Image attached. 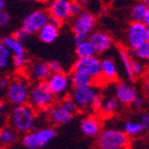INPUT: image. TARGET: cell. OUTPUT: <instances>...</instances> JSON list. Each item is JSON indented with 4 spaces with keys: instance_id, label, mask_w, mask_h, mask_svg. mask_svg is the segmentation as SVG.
<instances>
[{
    "instance_id": "1",
    "label": "cell",
    "mask_w": 149,
    "mask_h": 149,
    "mask_svg": "<svg viewBox=\"0 0 149 149\" xmlns=\"http://www.w3.org/2000/svg\"><path fill=\"white\" fill-rule=\"evenodd\" d=\"M37 114L38 112L35 111L28 104L13 107L8 112L7 124L12 126L19 135L20 134L24 135L34 130L37 120Z\"/></svg>"
},
{
    "instance_id": "2",
    "label": "cell",
    "mask_w": 149,
    "mask_h": 149,
    "mask_svg": "<svg viewBox=\"0 0 149 149\" xmlns=\"http://www.w3.org/2000/svg\"><path fill=\"white\" fill-rule=\"evenodd\" d=\"M130 139L120 128H102L95 138L97 149H128Z\"/></svg>"
},
{
    "instance_id": "3",
    "label": "cell",
    "mask_w": 149,
    "mask_h": 149,
    "mask_svg": "<svg viewBox=\"0 0 149 149\" xmlns=\"http://www.w3.org/2000/svg\"><path fill=\"white\" fill-rule=\"evenodd\" d=\"M56 104V96L49 89L46 82H38L30 86L28 105H30L36 112H42Z\"/></svg>"
},
{
    "instance_id": "4",
    "label": "cell",
    "mask_w": 149,
    "mask_h": 149,
    "mask_svg": "<svg viewBox=\"0 0 149 149\" xmlns=\"http://www.w3.org/2000/svg\"><path fill=\"white\" fill-rule=\"evenodd\" d=\"M30 85L26 79L18 77L9 81L6 89V100L13 107L28 104Z\"/></svg>"
},
{
    "instance_id": "5",
    "label": "cell",
    "mask_w": 149,
    "mask_h": 149,
    "mask_svg": "<svg viewBox=\"0 0 149 149\" xmlns=\"http://www.w3.org/2000/svg\"><path fill=\"white\" fill-rule=\"evenodd\" d=\"M72 72H78L85 74L92 78L94 81L102 79V68L100 59L96 56L88 58H78L72 64Z\"/></svg>"
},
{
    "instance_id": "6",
    "label": "cell",
    "mask_w": 149,
    "mask_h": 149,
    "mask_svg": "<svg viewBox=\"0 0 149 149\" xmlns=\"http://www.w3.org/2000/svg\"><path fill=\"white\" fill-rule=\"evenodd\" d=\"M96 24L95 15L87 10H83L79 16L74 17L72 22V31L74 34H82L88 36L93 31Z\"/></svg>"
},
{
    "instance_id": "7",
    "label": "cell",
    "mask_w": 149,
    "mask_h": 149,
    "mask_svg": "<svg viewBox=\"0 0 149 149\" xmlns=\"http://www.w3.org/2000/svg\"><path fill=\"white\" fill-rule=\"evenodd\" d=\"M49 21V14L47 10L37 9L28 14L22 22V28L29 35L37 33Z\"/></svg>"
},
{
    "instance_id": "8",
    "label": "cell",
    "mask_w": 149,
    "mask_h": 149,
    "mask_svg": "<svg viewBox=\"0 0 149 149\" xmlns=\"http://www.w3.org/2000/svg\"><path fill=\"white\" fill-rule=\"evenodd\" d=\"M98 92L94 86L85 87V88L72 89L70 92V96L74 104L78 106L80 111L90 110L93 100H95Z\"/></svg>"
},
{
    "instance_id": "9",
    "label": "cell",
    "mask_w": 149,
    "mask_h": 149,
    "mask_svg": "<svg viewBox=\"0 0 149 149\" xmlns=\"http://www.w3.org/2000/svg\"><path fill=\"white\" fill-rule=\"evenodd\" d=\"M46 83L49 89L52 91V93L56 96V98L65 97V96H68V93L70 92V78H68V74H65L64 72H59V74H51Z\"/></svg>"
},
{
    "instance_id": "10",
    "label": "cell",
    "mask_w": 149,
    "mask_h": 149,
    "mask_svg": "<svg viewBox=\"0 0 149 149\" xmlns=\"http://www.w3.org/2000/svg\"><path fill=\"white\" fill-rule=\"evenodd\" d=\"M47 13L50 17L60 22L68 21L72 18V0H51Z\"/></svg>"
},
{
    "instance_id": "11",
    "label": "cell",
    "mask_w": 149,
    "mask_h": 149,
    "mask_svg": "<svg viewBox=\"0 0 149 149\" xmlns=\"http://www.w3.org/2000/svg\"><path fill=\"white\" fill-rule=\"evenodd\" d=\"M145 32L146 26L143 23L132 22L126 30V44L128 49L136 50L145 42Z\"/></svg>"
},
{
    "instance_id": "12",
    "label": "cell",
    "mask_w": 149,
    "mask_h": 149,
    "mask_svg": "<svg viewBox=\"0 0 149 149\" xmlns=\"http://www.w3.org/2000/svg\"><path fill=\"white\" fill-rule=\"evenodd\" d=\"M138 91L134 85L127 82H119L115 85L114 97L119 104L124 106L133 105L134 100L137 98Z\"/></svg>"
},
{
    "instance_id": "13",
    "label": "cell",
    "mask_w": 149,
    "mask_h": 149,
    "mask_svg": "<svg viewBox=\"0 0 149 149\" xmlns=\"http://www.w3.org/2000/svg\"><path fill=\"white\" fill-rule=\"evenodd\" d=\"M25 72L27 74V77L31 81H34L35 83L46 82L52 74L49 68V65H48V62L42 60H36L29 63V65L25 70Z\"/></svg>"
},
{
    "instance_id": "14",
    "label": "cell",
    "mask_w": 149,
    "mask_h": 149,
    "mask_svg": "<svg viewBox=\"0 0 149 149\" xmlns=\"http://www.w3.org/2000/svg\"><path fill=\"white\" fill-rule=\"evenodd\" d=\"M87 40L93 45L96 54H104L110 51L113 46V38L109 33L102 30L92 31L88 35Z\"/></svg>"
},
{
    "instance_id": "15",
    "label": "cell",
    "mask_w": 149,
    "mask_h": 149,
    "mask_svg": "<svg viewBox=\"0 0 149 149\" xmlns=\"http://www.w3.org/2000/svg\"><path fill=\"white\" fill-rule=\"evenodd\" d=\"M44 114L47 116L50 123L53 125H65V124L70 123L74 117L68 111H65L58 102L54 104L51 108L45 111Z\"/></svg>"
},
{
    "instance_id": "16",
    "label": "cell",
    "mask_w": 149,
    "mask_h": 149,
    "mask_svg": "<svg viewBox=\"0 0 149 149\" xmlns=\"http://www.w3.org/2000/svg\"><path fill=\"white\" fill-rule=\"evenodd\" d=\"M80 130L82 134L88 138H96L100 133L102 128V122L94 115L84 117L80 122Z\"/></svg>"
},
{
    "instance_id": "17",
    "label": "cell",
    "mask_w": 149,
    "mask_h": 149,
    "mask_svg": "<svg viewBox=\"0 0 149 149\" xmlns=\"http://www.w3.org/2000/svg\"><path fill=\"white\" fill-rule=\"evenodd\" d=\"M56 134L57 132L53 126H45V127L33 130V135L38 148H42L47 144H49L56 137Z\"/></svg>"
},
{
    "instance_id": "18",
    "label": "cell",
    "mask_w": 149,
    "mask_h": 149,
    "mask_svg": "<svg viewBox=\"0 0 149 149\" xmlns=\"http://www.w3.org/2000/svg\"><path fill=\"white\" fill-rule=\"evenodd\" d=\"M102 79L107 82H114L118 78V70L115 61L112 58H104L100 60Z\"/></svg>"
},
{
    "instance_id": "19",
    "label": "cell",
    "mask_w": 149,
    "mask_h": 149,
    "mask_svg": "<svg viewBox=\"0 0 149 149\" xmlns=\"http://www.w3.org/2000/svg\"><path fill=\"white\" fill-rule=\"evenodd\" d=\"M19 140V134L8 124L0 127V148H7Z\"/></svg>"
},
{
    "instance_id": "20",
    "label": "cell",
    "mask_w": 149,
    "mask_h": 149,
    "mask_svg": "<svg viewBox=\"0 0 149 149\" xmlns=\"http://www.w3.org/2000/svg\"><path fill=\"white\" fill-rule=\"evenodd\" d=\"M68 78H70V87L72 89L85 88V87L93 86V84H94V80L92 78L85 74H82V72H70Z\"/></svg>"
},
{
    "instance_id": "21",
    "label": "cell",
    "mask_w": 149,
    "mask_h": 149,
    "mask_svg": "<svg viewBox=\"0 0 149 149\" xmlns=\"http://www.w3.org/2000/svg\"><path fill=\"white\" fill-rule=\"evenodd\" d=\"M38 37L45 44H52L56 40L59 35V28L55 27L52 24L47 23L38 32Z\"/></svg>"
},
{
    "instance_id": "22",
    "label": "cell",
    "mask_w": 149,
    "mask_h": 149,
    "mask_svg": "<svg viewBox=\"0 0 149 149\" xmlns=\"http://www.w3.org/2000/svg\"><path fill=\"white\" fill-rule=\"evenodd\" d=\"M1 42L4 44V46L9 50V52L12 53V55H23L26 54V49L24 47L23 42L17 40L15 37L12 35H6V36L2 37Z\"/></svg>"
},
{
    "instance_id": "23",
    "label": "cell",
    "mask_w": 149,
    "mask_h": 149,
    "mask_svg": "<svg viewBox=\"0 0 149 149\" xmlns=\"http://www.w3.org/2000/svg\"><path fill=\"white\" fill-rule=\"evenodd\" d=\"M118 54H119V57H120V60L121 63L123 65V70L124 72H125V77L127 80L132 81V80L135 79L133 74V70H132V57L130 56L127 52V49L126 48H123V47H120L118 49Z\"/></svg>"
},
{
    "instance_id": "24",
    "label": "cell",
    "mask_w": 149,
    "mask_h": 149,
    "mask_svg": "<svg viewBox=\"0 0 149 149\" xmlns=\"http://www.w3.org/2000/svg\"><path fill=\"white\" fill-rule=\"evenodd\" d=\"M119 105L120 104L114 96H108V97L102 100V104L100 109V112L102 114L106 115V116H111V115H114L118 111Z\"/></svg>"
},
{
    "instance_id": "25",
    "label": "cell",
    "mask_w": 149,
    "mask_h": 149,
    "mask_svg": "<svg viewBox=\"0 0 149 149\" xmlns=\"http://www.w3.org/2000/svg\"><path fill=\"white\" fill-rule=\"evenodd\" d=\"M76 55L78 58H88L92 56H96V52L93 45L88 40H84L81 44L76 46Z\"/></svg>"
},
{
    "instance_id": "26",
    "label": "cell",
    "mask_w": 149,
    "mask_h": 149,
    "mask_svg": "<svg viewBox=\"0 0 149 149\" xmlns=\"http://www.w3.org/2000/svg\"><path fill=\"white\" fill-rule=\"evenodd\" d=\"M146 12H147V7L143 2L135 3V4L132 6L130 12V19H132V22L143 23Z\"/></svg>"
},
{
    "instance_id": "27",
    "label": "cell",
    "mask_w": 149,
    "mask_h": 149,
    "mask_svg": "<svg viewBox=\"0 0 149 149\" xmlns=\"http://www.w3.org/2000/svg\"><path fill=\"white\" fill-rule=\"evenodd\" d=\"M124 133L126 134L128 138H135L138 136H141L145 132V130L143 128V126L141 125L139 121H126L123 125Z\"/></svg>"
},
{
    "instance_id": "28",
    "label": "cell",
    "mask_w": 149,
    "mask_h": 149,
    "mask_svg": "<svg viewBox=\"0 0 149 149\" xmlns=\"http://www.w3.org/2000/svg\"><path fill=\"white\" fill-rule=\"evenodd\" d=\"M12 53L0 40V70H5L9 68L12 62Z\"/></svg>"
},
{
    "instance_id": "29",
    "label": "cell",
    "mask_w": 149,
    "mask_h": 149,
    "mask_svg": "<svg viewBox=\"0 0 149 149\" xmlns=\"http://www.w3.org/2000/svg\"><path fill=\"white\" fill-rule=\"evenodd\" d=\"M12 64L15 70H19V72H25V70L29 65V59H28L26 54L14 55L12 57Z\"/></svg>"
},
{
    "instance_id": "30",
    "label": "cell",
    "mask_w": 149,
    "mask_h": 149,
    "mask_svg": "<svg viewBox=\"0 0 149 149\" xmlns=\"http://www.w3.org/2000/svg\"><path fill=\"white\" fill-rule=\"evenodd\" d=\"M58 104L65 110V111H68L70 115H72V116H74V115L78 114V113L80 112L78 106L74 104V102L70 97V96H65V97L61 98L60 102H59Z\"/></svg>"
},
{
    "instance_id": "31",
    "label": "cell",
    "mask_w": 149,
    "mask_h": 149,
    "mask_svg": "<svg viewBox=\"0 0 149 149\" xmlns=\"http://www.w3.org/2000/svg\"><path fill=\"white\" fill-rule=\"evenodd\" d=\"M20 142L27 149H38L36 141H35L34 135H33V130L22 135L21 139H20Z\"/></svg>"
},
{
    "instance_id": "32",
    "label": "cell",
    "mask_w": 149,
    "mask_h": 149,
    "mask_svg": "<svg viewBox=\"0 0 149 149\" xmlns=\"http://www.w3.org/2000/svg\"><path fill=\"white\" fill-rule=\"evenodd\" d=\"M136 57L140 61H148L149 62V42H145L139 48L135 50Z\"/></svg>"
},
{
    "instance_id": "33",
    "label": "cell",
    "mask_w": 149,
    "mask_h": 149,
    "mask_svg": "<svg viewBox=\"0 0 149 149\" xmlns=\"http://www.w3.org/2000/svg\"><path fill=\"white\" fill-rule=\"evenodd\" d=\"M132 70H133L134 77H139L142 76L145 72V65L142 61L138 59H133L132 61Z\"/></svg>"
},
{
    "instance_id": "34",
    "label": "cell",
    "mask_w": 149,
    "mask_h": 149,
    "mask_svg": "<svg viewBox=\"0 0 149 149\" xmlns=\"http://www.w3.org/2000/svg\"><path fill=\"white\" fill-rule=\"evenodd\" d=\"M48 65L51 70L52 74H59V72H63V66L59 61L57 60H50L48 61Z\"/></svg>"
},
{
    "instance_id": "35",
    "label": "cell",
    "mask_w": 149,
    "mask_h": 149,
    "mask_svg": "<svg viewBox=\"0 0 149 149\" xmlns=\"http://www.w3.org/2000/svg\"><path fill=\"white\" fill-rule=\"evenodd\" d=\"M12 36L15 37V38H16L17 40H19V42H23L24 40H26L28 37H29V34H28L23 28L21 27V28H19V29H17V30H15L14 32H13Z\"/></svg>"
},
{
    "instance_id": "36",
    "label": "cell",
    "mask_w": 149,
    "mask_h": 149,
    "mask_svg": "<svg viewBox=\"0 0 149 149\" xmlns=\"http://www.w3.org/2000/svg\"><path fill=\"white\" fill-rule=\"evenodd\" d=\"M102 100H104V98H102V94L98 93L97 96L95 97V100H93L92 105H91V107H90L91 111L100 112V107H102Z\"/></svg>"
},
{
    "instance_id": "37",
    "label": "cell",
    "mask_w": 149,
    "mask_h": 149,
    "mask_svg": "<svg viewBox=\"0 0 149 149\" xmlns=\"http://www.w3.org/2000/svg\"><path fill=\"white\" fill-rule=\"evenodd\" d=\"M10 22V16L6 12H0V28L6 27Z\"/></svg>"
},
{
    "instance_id": "38",
    "label": "cell",
    "mask_w": 149,
    "mask_h": 149,
    "mask_svg": "<svg viewBox=\"0 0 149 149\" xmlns=\"http://www.w3.org/2000/svg\"><path fill=\"white\" fill-rule=\"evenodd\" d=\"M83 12V7L79 1H72V16L77 17Z\"/></svg>"
},
{
    "instance_id": "39",
    "label": "cell",
    "mask_w": 149,
    "mask_h": 149,
    "mask_svg": "<svg viewBox=\"0 0 149 149\" xmlns=\"http://www.w3.org/2000/svg\"><path fill=\"white\" fill-rule=\"evenodd\" d=\"M133 106H134V108H136V109H138V110L144 109V108L146 107V100H145L144 97L138 95L137 98L134 100Z\"/></svg>"
},
{
    "instance_id": "40",
    "label": "cell",
    "mask_w": 149,
    "mask_h": 149,
    "mask_svg": "<svg viewBox=\"0 0 149 149\" xmlns=\"http://www.w3.org/2000/svg\"><path fill=\"white\" fill-rule=\"evenodd\" d=\"M139 122L145 130H149V113H143L141 115V119H140Z\"/></svg>"
},
{
    "instance_id": "41",
    "label": "cell",
    "mask_w": 149,
    "mask_h": 149,
    "mask_svg": "<svg viewBox=\"0 0 149 149\" xmlns=\"http://www.w3.org/2000/svg\"><path fill=\"white\" fill-rule=\"evenodd\" d=\"M7 112H8L7 104L5 102H3V100H0V118L4 116Z\"/></svg>"
},
{
    "instance_id": "42",
    "label": "cell",
    "mask_w": 149,
    "mask_h": 149,
    "mask_svg": "<svg viewBox=\"0 0 149 149\" xmlns=\"http://www.w3.org/2000/svg\"><path fill=\"white\" fill-rule=\"evenodd\" d=\"M98 0H80L79 2L82 5V7H87V8H91L92 6V2L93 4L95 2H97Z\"/></svg>"
},
{
    "instance_id": "43",
    "label": "cell",
    "mask_w": 149,
    "mask_h": 149,
    "mask_svg": "<svg viewBox=\"0 0 149 149\" xmlns=\"http://www.w3.org/2000/svg\"><path fill=\"white\" fill-rule=\"evenodd\" d=\"M87 37L88 36H85V35H82V34H74V45L77 46V45L81 44L82 42L87 40Z\"/></svg>"
},
{
    "instance_id": "44",
    "label": "cell",
    "mask_w": 149,
    "mask_h": 149,
    "mask_svg": "<svg viewBox=\"0 0 149 149\" xmlns=\"http://www.w3.org/2000/svg\"><path fill=\"white\" fill-rule=\"evenodd\" d=\"M9 85V80L7 78H0V90H6Z\"/></svg>"
},
{
    "instance_id": "45",
    "label": "cell",
    "mask_w": 149,
    "mask_h": 149,
    "mask_svg": "<svg viewBox=\"0 0 149 149\" xmlns=\"http://www.w3.org/2000/svg\"><path fill=\"white\" fill-rule=\"evenodd\" d=\"M48 23L52 24V25L55 26V27H57V28H60L61 26H62V22L58 21V20H56V19L52 18V17H50V16H49V21H48Z\"/></svg>"
},
{
    "instance_id": "46",
    "label": "cell",
    "mask_w": 149,
    "mask_h": 149,
    "mask_svg": "<svg viewBox=\"0 0 149 149\" xmlns=\"http://www.w3.org/2000/svg\"><path fill=\"white\" fill-rule=\"evenodd\" d=\"M143 24H144L146 27H149V8H147V12H146V15H145Z\"/></svg>"
},
{
    "instance_id": "47",
    "label": "cell",
    "mask_w": 149,
    "mask_h": 149,
    "mask_svg": "<svg viewBox=\"0 0 149 149\" xmlns=\"http://www.w3.org/2000/svg\"><path fill=\"white\" fill-rule=\"evenodd\" d=\"M6 7V0H0V12H4Z\"/></svg>"
},
{
    "instance_id": "48",
    "label": "cell",
    "mask_w": 149,
    "mask_h": 149,
    "mask_svg": "<svg viewBox=\"0 0 149 149\" xmlns=\"http://www.w3.org/2000/svg\"><path fill=\"white\" fill-rule=\"evenodd\" d=\"M145 42H149V27H146V32H145Z\"/></svg>"
},
{
    "instance_id": "49",
    "label": "cell",
    "mask_w": 149,
    "mask_h": 149,
    "mask_svg": "<svg viewBox=\"0 0 149 149\" xmlns=\"http://www.w3.org/2000/svg\"><path fill=\"white\" fill-rule=\"evenodd\" d=\"M36 3H42V4H46V3H49L51 0H32Z\"/></svg>"
},
{
    "instance_id": "50",
    "label": "cell",
    "mask_w": 149,
    "mask_h": 149,
    "mask_svg": "<svg viewBox=\"0 0 149 149\" xmlns=\"http://www.w3.org/2000/svg\"><path fill=\"white\" fill-rule=\"evenodd\" d=\"M142 2L146 5L147 8H149V0H142Z\"/></svg>"
},
{
    "instance_id": "51",
    "label": "cell",
    "mask_w": 149,
    "mask_h": 149,
    "mask_svg": "<svg viewBox=\"0 0 149 149\" xmlns=\"http://www.w3.org/2000/svg\"><path fill=\"white\" fill-rule=\"evenodd\" d=\"M145 87H146V90H147V91H149V78L147 79L146 84H145Z\"/></svg>"
},
{
    "instance_id": "52",
    "label": "cell",
    "mask_w": 149,
    "mask_h": 149,
    "mask_svg": "<svg viewBox=\"0 0 149 149\" xmlns=\"http://www.w3.org/2000/svg\"><path fill=\"white\" fill-rule=\"evenodd\" d=\"M0 149H2V148H0Z\"/></svg>"
}]
</instances>
